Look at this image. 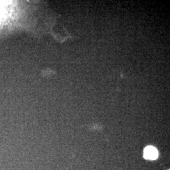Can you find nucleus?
<instances>
[{
	"label": "nucleus",
	"instance_id": "f257e3e1",
	"mask_svg": "<svg viewBox=\"0 0 170 170\" xmlns=\"http://www.w3.org/2000/svg\"><path fill=\"white\" fill-rule=\"evenodd\" d=\"M158 156V151L154 147L147 146L144 149V158L146 159L154 160Z\"/></svg>",
	"mask_w": 170,
	"mask_h": 170
}]
</instances>
